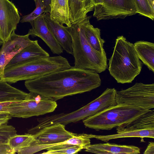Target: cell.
<instances>
[{"instance_id": "obj_1", "label": "cell", "mask_w": 154, "mask_h": 154, "mask_svg": "<svg viewBox=\"0 0 154 154\" xmlns=\"http://www.w3.org/2000/svg\"><path fill=\"white\" fill-rule=\"evenodd\" d=\"M101 83L97 72L74 66L37 79L26 80L24 84L30 92L56 101L90 91L100 87Z\"/></svg>"}, {"instance_id": "obj_2", "label": "cell", "mask_w": 154, "mask_h": 154, "mask_svg": "<svg viewBox=\"0 0 154 154\" xmlns=\"http://www.w3.org/2000/svg\"><path fill=\"white\" fill-rule=\"evenodd\" d=\"M109 60L110 75L121 84L131 83L140 73L143 65L134 44L123 35L116 39L113 52Z\"/></svg>"}, {"instance_id": "obj_3", "label": "cell", "mask_w": 154, "mask_h": 154, "mask_svg": "<svg viewBox=\"0 0 154 154\" xmlns=\"http://www.w3.org/2000/svg\"><path fill=\"white\" fill-rule=\"evenodd\" d=\"M71 67L67 59L61 56L40 58L6 67L1 81L12 84L36 79Z\"/></svg>"}, {"instance_id": "obj_4", "label": "cell", "mask_w": 154, "mask_h": 154, "mask_svg": "<svg viewBox=\"0 0 154 154\" xmlns=\"http://www.w3.org/2000/svg\"><path fill=\"white\" fill-rule=\"evenodd\" d=\"M90 17L76 23L69 29L72 37V55L76 68L93 71L98 73L107 69L106 53L101 54L94 50L88 42L85 35V27Z\"/></svg>"}, {"instance_id": "obj_5", "label": "cell", "mask_w": 154, "mask_h": 154, "mask_svg": "<svg viewBox=\"0 0 154 154\" xmlns=\"http://www.w3.org/2000/svg\"><path fill=\"white\" fill-rule=\"evenodd\" d=\"M148 110L134 106L117 104L82 121L86 127L96 131L109 130L130 121Z\"/></svg>"}, {"instance_id": "obj_6", "label": "cell", "mask_w": 154, "mask_h": 154, "mask_svg": "<svg viewBox=\"0 0 154 154\" xmlns=\"http://www.w3.org/2000/svg\"><path fill=\"white\" fill-rule=\"evenodd\" d=\"M27 99L16 101L8 109L12 117L27 118L53 112L57 107L55 101L40 94L30 92Z\"/></svg>"}, {"instance_id": "obj_7", "label": "cell", "mask_w": 154, "mask_h": 154, "mask_svg": "<svg viewBox=\"0 0 154 154\" xmlns=\"http://www.w3.org/2000/svg\"><path fill=\"white\" fill-rule=\"evenodd\" d=\"M117 104L134 106L149 110L154 108V84L136 83L126 89L116 91Z\"/></svg>"}, {"instance_id": "obj_8", "label": "cell", "mask_w": 154, "mask_h": 154, "mask_svg": "<svg viewBox=\"0 0 154 154\" xmlns=\"http://www.w3.org/2000/svg\"><path fill=\"white\" fill-rule=\"evenodd\" d=\"M101 5L95 6L93 16L97 20L123 19L137 14L134 0H102Z\"/></svg>"}, {"instance_id": "obj_9", "label": "cell", "mask_w": 154, "mask_h": 154, "mask_svg": "<svg viewBox=\"0 0 154 154\" xmlns=\"http://www.w3.org/2000/svg\"><path fill=\"white\" fill-rule=\"evenodd\" d=\"M28 34L21 35L13 31L6 41L4 42L0 50V81L4 75V70L7 64L20 51L32 44L34 41L29 38Z\"/></svg>"}, {"instance_id": "obj_10", "label": "cell", "mask_w": 154, "mask_h": 154, "mask_svg": "<svg viewBox=\"0 0 154 154\" xmlns=\"http://www.w3.org/2000/svg\"><path fill=\"white\" fill-rule=\"evenodd\" d=\"M20 19L18 9L9 0H0V38L4 42L16 29Z\"/></svg>"}, {"instance_id": "obj_11", "label": "cell", "mask_w": 154, "mask_h": 154, "mask_svg": "<svg viewBox=\"0 0 154 154\" xmlns=\"http://www.w3.org/2000/svg\"><path fill=\"white\" fill-rule=\"evenodd\" d=\"M65 126L59 123L43 128L33 134L35 140L33 144L46 145L61 143L76 134L66 130Z\"/></svg>"}, {"instance_id": "obj_12", "label": "cell", "mask_w": 154, "mask_h": 154, "mask_svg": "<svg viewBox=\"0 0 154 154\" xmlns=\"http://www.w3.org/2000/svg\"><path fill=\"white\" fill-rule=\"evenodd\" d=\"M44 13L35 19L31 24L32 28L27 33L33 38H40L50 48L54 54H60L63 52V49L57 42L48 28L44 18Z\"/></svg>"}, {"instance_id": "obj_13", "label": "cell", "mask_w": 154, "mask_h": 154, "mask_svg": "<svg viewBox=\"0 0 154 154\" xmlns=\"http://www.w3.org/2000/svg\"><path fill=\"white\" fill-rule=\"evenodd\" d=\"M44 13L47 25L55 39L63 50L72 55V39L69 27L52 20L49 13Z\"/></svg>"}, {"instance_id": "obj_14", "label": "cell", "mask_w": 154, "mask_h": 154, "mask_svg": "<svg viewBox=\"0 0 154 154\" xmlns=\"http://www.w3.org/2000/svg\"><path fill=\"white\" fill-rule=\"evenodd\" d=\"M86 152L97 154H138L140 149L133 145H126L108 143L90 144L85 148Z\"/></svg>"}, {"instance_id": "obj_15", "label": "cell", "mask_w": 154, "mask_h": 154, "mask_svg": "<svg viewBox=\"0 0 154 154\" xmlns=\"http://www.w3.org/2000/svg\"><path fill=\"white\" fill-rule=\"evenodd\" d=\"M49 56L48 53L40 46L37 40H35L33 43L25 47L17 53L6 67Z\"/></svg>"}, {"instance_id": "obj_16", "label": "cell", "mask_w": 154, "mask_h": 154, "mask_svg": "<svg viewBox=\"0 0 154 154\" xmlns=\"http://www.w3.org/2000/svg\"><path fill=\"white\" fill-rule=\"evenodd\" d=\"M154 128V110H149L128 122L116 128L117 133L129 131Z\"/></svg>"}, {"instance_id": "obj_17", "label": "cell", "mask_w": 154, "mask_h": 154, "mask_svg": "<svg viewBox=\"0 0 154 154\" xmlns=\"http://www.w3.org/2000/svg\"><path fill=\"white\" fill-rule=\"evenodd\" d=\"M49 13L53 21L71 26L69 0H51Z\"/></svg>"}, {"instance_id": "obj_18", "label": "cell", "mask_w": 154, "mask_h": 154, "mask_svg": "<svg viewBox=\"0 0 154 154\" xmlns=\"http://www.w3.org/2000/svg\"><path fill=\"white\" fill-rule=\"evenodd\" d=\"M70 20L71 24L85 19L94 9L91 0H69Z\"/></svg>"}, {"instance_id": "obj_19", "label": "cell", "mask_w": 154, "mask_h": 154, "mask_svg": "<svg viewBox=\"0 0 154 154\" xmlns=\"http://www.w3.org/2000/svg\"><path fill=\"white\" fill-rule=\"evenodd\" d=\"M139 58L144 64L154 72V44L150 42L140 41L134 44Z\"/></svg>"}, {"instance_id": "obj_20", "label": "cell", "mask_w": 154, "mask_h": 154, "mask_svg": "<svg viewBox=\"0 0 154 154\" xmlns=\"http://www.w3.org/2000/svg\"><path fill=\"white\" fill-rule=\"evenodd\" d=\"M89 135L91 139L94 138L106 142L111 140L125 137H140L143 140L144 137L154 138V128L129 131L106 135H98L91 134H89Z\"/></svg>"}, {"instance_id": "obj_21", "label": "cell", "mask_w": 154, "mask_h": 154, "mask_svg": "<svg viewBox=\"0 0 154 154\" xmlns=\"http://www.w3.org/2000/svg\"><path fill=\"white\" fill-rule=\"evenodd\" d=\"M28 93L11 86L8 83L0 81V102L18 101L27 99Z\"/></svg>"}, {"instance_id": "obj_22", "label": "cell", "mask_w": 154, "mask_h": 154, "mask_svg": "<svg viewBox=\"0 0 154 154\" xmlns=\"http://www.w3.org/2000/svg\"><path fill=\"white\" fill-rule=\"evenodd\" d=\"M88 19L85 24V33L86 39L90 46L95 51L101 53L105 54L103 48L105 40L100 36V30L91 25Z\"/></svg>"}, {"instance_id": "obj_23", "label": "cell", "mask_w": 154, "mask_h": 154, "mask_svg": "<svg viewBox=\"0 0 154 154\" xmlns=\"http://www.w3.org/2000/svg\"><path fill=\"white\" fill-rule=\"evenodd\" d=\"M35 140L33 134L28 133L23 135L16 134L9 139L8 145L17 152L20 149L30 146Z\"/></svg>"}, {"instance_id": "obj_24", "label": "cell", "mask_w": 154, "mask_h": 154, "mask_svg": "<svg viewBox=\"0 0 154 154\" xmlns=\"http://www.w3.org/2000/svg\"><path fill=\"white\" fill-rule=\"evenodd\" d=\"M84 148L82 146L65 143L61 144L48 148L44 154H73L78 153Z\"/></svg>"}, {"instance_id": "obj_25", "label": "cell", "mask_w": 154, "mask_h": 154, "mask_svg": "<svg viewBox=\"0 0 154 154\" xmlns=\"http://www.w3.org/2000/svg\"><path fill=\"white\" fill-rule=\"evenodd\" d=\"M137 13L148 17L152 20L154 19V10L147 0H134Z\"/></svg>"}, {"instance_id": "obj_26", "label": "cell", "mask_w": 154, "mask_h": 154, "mask_svg": "<svg viewBox=\"0 0 154 154\" xmlns=\"http://www.w3.org/2000/svg\"><path fill=\"white\" fill-rule=\"evenodd\" d=\"M90 138L89 134H76L72 138L64 141L65 143L86 147L91 144Z\"/></svg>"}, {"instance_id": "obj_27", "label": "cell", "mask_w": 154, "mask_h": 154, "mask_svg": "<svg viewBox=\"0 0 154 154\" xmlns=\"http://www.w3.org/2000/svg\"><path fill=\"white\" fill-rule=\"evenodd\" d=\"M16 134L17 131L13 126L7 124L0 126V144H8L9 139Z\"/></svg>"}, {"instance_id": "obj_28", "label": "cell", "mask_w": 154, "mask_h": 154, "mask_svg": "<svg viewBox=\"0 0 154 154\" xmlns=\"http://www.w3.org/2000/svg\"><path fill=\"white\" fill-rule=\"evenodd\" d=\"M44 6L36 7L35 10L30 14L23 16L20 20L21 23L29 22L31 24L33 21L45 12Z\"/></svg>"}, {"instance_id": "obj_29", "label": "cell", "mask_w": 154, "mask_h": 154, "mask_svg": "<svg viewBox=\"0 0 154 154\" xmlns=\"http://www.w3.org/2000/svg\"><path fill=\"white\" fill-rule=\"evenodd\" d=\"M16 153L7 144H0V154H14Z\"/></svg>"}, {"instance_id": "obj_30", "label": "cell", "mask_w": 154, "mask_h": 154, "mask_svg": "<svg viewBox=\"0 0 154 154\" xmlns=\"http://www.w3.org/2000/svg\"><path fill=\"white\" fill-rule=\"evenodd\" d=\"M12 117L7 112H0V126L7 124Z\"/></svg>"}, {"instance_id": "obj_31", "label": "cell", "mask_w": 154, "mask_h": 154, "mask_svg": "<svg viewBox=\"0 0 154 154\" xmlns=\"http://www.w3.org/2000/svg\"><path fill=\"white\" fill-rule=\"evenodd\" d=\"M15 102L16 101L0 102V112L8 113V109L9 106Z\"/></svg>"}, {"instance_id": "obj_32", "label": "cell", "mask_w": 154, "mask_h": 154, "mask_svg": "<svg viewBox=\"0 0 154 154\" xmlns=\"http://www.w3.org/2000/svg\"><path fill=\"white\" fill-rule=\"evenodd\" d=\"M144 154H154V143L150 142L145 150Z\"/></svg>"}, {"instance_id": "obj_33", "label": "cell", "mask_w": 154, "mask_h": 154, "mask_svg": "<svg viewBox=\"0 0 154 154\" xmlns=\"http://www.w3.org/2000/svg\"><path fill=\"white\" fill-rule=\"evenodd\" d=\"M45 8V13H49L50 11L51 0H42Z\"/></svg>"}, {"instance_id": "obj_34", "label": "cell", "mask_w": 154, "mask_h": 154, "mask_svg": "<svg viewBox=\"0 0 154 154\" xmlns=\"http://www.w3.org/2000/svg\"><path fill=\"white\" fill-rule=\"evenodd\" d=\"M35 2L36 7L39 6H44L42 0H34ZM45 7V6H44Z\"/></svg>"}, {"instance_id": "obj_35", "label": "cell", "mask_w": 154, "mask_h": 154, "mask_svg": "<svg viewBox=\"0 0 154 154\" xmlns=\"http://www.w3.org/2000/svg\"><path fill=\"white\" fill-rule=\"evenodd\" d=\"M91 1L94 6L101 5L103 3L102 0H91Z\"/></svg>"}, {"instance_id": "obj_36", "label": "cell", "mask_w": 154, "mask_h": 154, "mask_svg": "<svg viewBox=\"0 0 154 154\" xmlns=\"http://www.w3.org/2000/svg\"><path fill=\"white\" fill-rule=\"evenodd\" d=\"M152 9L154 10V0H147Z\"/></svg>"}, {"instance_id": "obj_37", "label": "cell", "mask_w": 154, "mask_h": 154, "mask_svg": "<svg viewBox=\"0 0 154 154\" xmlns=\"http://www.w3.org/2000/svg\"><path fill=\"white\" fill-rule=\"evenodd\" d=\"M4 42L0 38V46L2 45Z\"/></svg>"}]
</instances>
